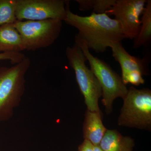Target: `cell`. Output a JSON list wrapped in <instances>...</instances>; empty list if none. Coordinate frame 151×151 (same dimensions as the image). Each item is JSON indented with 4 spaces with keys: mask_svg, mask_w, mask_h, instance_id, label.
I'll return each instance as SVG.
<instances>
[{
    "mask_svg": "<svg viewBox=\"0 0 151 151\" xmlns=\"http://www.w3.org/2000/svg\"><path fill=\"white\" fill-rule=\"evenodd\" d=\"M114 59L120 66L122 71V80L129 73L138 71L143 76L150 75L147 63L144 59L129 54L122 45V42H117L111 46Z\"/></svg>",
    "mask_w": 151,
    "mask_h": 151,
    "instance_id": "cell-9",
    "label": "cell"
},
{
    "mask_svg": "<svg viewBox=\"0 0 151 151\" xmlns=\"http://www.w3.org/2000/svg\"><path fill=\"white\" fill-rule=\"evenodd\" d=\"M25 58L11 67L0 68V122L8 121L13 116L24 94L25 75L30 65Z\"/></svg>",
    "mask_w": 151,
    "mask_h": 151,
    "instance_id": "cell-2",
    "label": "cell"
},
{
    "mask_svg": "<svg viewBox=\"0 0 151 151\" xmlns=\"http://www.w3.org/2000/svg\"><path fill=\"white\" fill-rule=\"evenodd\" d=\"M65 55L69 66L75 72L87 110L103 115L98 104L102 96V89L94 73L86 66L85 63L87 59L81 48L75 43L73 46L67 47Z\"/></svg>",
    "mask_w": 151,
    "mask_h": 151,
    "instance_id": "cell-4",
    "label": "cell"
},
{
    "mask_svg": "<svg viewBox=\"0 0 151 151\" xmlns=\"http://www.w3.org/2000/svg\"><path fill=\"white\" fill-rule=\"evenodd\" d=\"M16 7L17 0H0V26L17 21Z\"/></svg>",
    "mask_w": 151,
    "mask_h": 151,
    "instance_id": "cell-15",
    "label": "cell"
},
{
    "mask_svg": "<svg viewBox=\"0 0 151 151\" xmlns=\"http://www.w3.org/2000/svg\"><path fill=\"white\" fill-rule=\"evenodd\" d=\"M25 50L23 42L14 24L0 26V52H19Z\"/></svg>",
    "mask_w": 151,
    "mask_h": 151,
    "instance_id": "cell-12",
    "label": "cell"
},
{
    "mask_svg": "<svg viewBox=\"0 0 151 151\" xmlns=\"http://www.w3.org/2000/svg\"><path fill=\"white\" fill-rule=\"evenodd\" d=\"M25 56L22 52H0V60H8L13 65H15L25 58Z\"/></svg>",
    "mask_w": 151,
    "mask_h": 151,
    "instance_id": "cell-16",
    "label": "cell"
},
{
    "mask_svg": "<svg viewBox=\"0 0 151 151\" xmlns=\"http://www.w3.org/2000/svg\"><path fill=\"white\" fill-rule=\"evenodd\" d=\"M75 43L81 48L90 66V69L97 78L101 87L102 104L105 112L109 115L112 113L113 103L116 98L124 99L128 92L127 86L121 76L105 61L92 55L86 45L75 36Z\"/></svg>",
    "mask_w": 151,
    "mask_h": 151,
    "instance_id": "cell-3",
    "label": "cell"
},
{
    "mask_svg": "<svg viewBox=\"0 0 151 151\" xmlns=\"http://www.w3.org/2000/svg\"><path fill=\"white\" fill-rule=\"evenodd\" d=\"M140 19L141 26L137 37L135 39L134 47L135 49L147 46L151 41V1L147 0Z\"/></svg>",
    "mask_w": 151,
    "mask_h": 151,
    "instance_id": "cell-13",
    "label": "cell"
},
{
    "mask_svg": "<svg viewBox=\"0 0 151 151\" xmlns=\"http://www.w3.org/2000/svg\"><path fill=\"white\" fill-rule=\"evenodd\" d=\"M78 151H94V146L89 141L84 139L78 146Z\"/></svg>",
    "mask_w": 151,
    "mask_h": 151,
    "instance_id": "cell-18",
    "label": "cell"
},
{
    "mask_svg": "<svg viewBox=\"0 0 151 151\" xmlns=\"http://www.w3.org/2000/svg\"><path fill=\"white\" fill-rule=\"evenodd\" d=\"M118 120L120 127L151 131V90L132 86L123 99Z\"/></svg>",
    "mask_w": 151,
    "mask_h": 151,
    "instance_id": "cell-5",
    "label": "cell"
},
{
    "mask_svg": "<svg viewBox=\"0 0 151 151\" xmlns=\"http://www.w3.org/2000/svg\"><path fill=\"white\" fill-rule=\"evenodd\" d=\"M63 21L78 30L75 36L96 53H102L125 39L118 22L105 13L92 12L89 16L82 17L73 13L68 8Z\"/></svg>",
    "mask_w": 151,
    "mask_h": 151,
    "instance_id": "cell-1",
    "label": "cell"
},
{
    "mask_svg": "<svg viewBox=\"0 0 151 151\" xmlns=\"http://www.w3.org/2000/svg\"><path fill=\"white\" fill-rule=\"evenodd\" d=\"M15 27L21 36L25 49L35 50L54 43L59 37L62 21L58 19L17 21Z\"/></svg>",
    "mask_w": 151,
    "mask_h": 151,
    "instance_id": "cell-6",
    "label": "cell"
},
{
    "mask_svg": "<svg viewBox=\"0 0 151 151\" xmlns=\"http://www.w3.org/2000/svg\"><path fill=\"white\" fill-rule=\"evenodd\" d=\"M146 2L147 0H116L113 6L105 13L115 16L125 39H135L140 29V16Z\"/></svg>",
    "mask_w": 151,
    "mask_h": 151,
    "instance_id": "cell-8",
    "label": "cell"
},
{
    "mask_svg": "<svg viewBox=\"0 0 151 151\" xmlns=\"http://www.w3.org/2000/svg\"><path fill=\"white\" fill-rule=\"evenodd\" d=\"M103 115L86 109L83 124V137L93 146H99L107 129L103 125Z\"/></svg>",
    "mask_w": 151,
    "mask_h": 151,
    "instance_id": "cell-10",
    "label": "cell"
},
{
    "mask_svg": "<svg viewBox=\"0 0 151 151\" xmlns=\"http://www.w3.org/2000/svg\"><path fill=\"white\" fill-rule=\"evenodd\" d=\"M94 151H103L99 146H94Z\"/></svg>",
    "mask_w": 151,
    "mask_h": 151,
    "instance_id": "cell-19",
    "label": "cell"
},
{
    "mask_svg": "<svg viewBox=\"0 0 151 151\" xmlns=\"http://www.w3.org/2000/svg\"><path fill=\"white\" fill-rule=\"evenodd\" d=\"M116 0H76L81 11L92 10L97 14L105 13L111 9Z\"/></svg>",
    "mask_w": 151,
    "mask_h": 151,
    "instance_id": "cell-14",
    "label": "cell"
},
{
    "mask_svg": "<svg viewBox=\"0 0 151 151\" xmlns=\"http://www.w3.org/2000/svg\"><path fill=\"white\" fill-rule=\"evenodd\" d=\"M123 81L125 85L130 83L135 86L144 84L145 82L143 75L138 71H134L129 73Z\"/></svg>",
    "mask_w": 151,
    "mask_h": 151,
    "instance_id": "cell-17",
    "label": "cell"
},
{
    "mask_svg": "<svg viewBox=\"0 0 151 151\" xmlns=\"http://www.w3.org/2000/svg\"><path fill=\"white\" fill-rule=\"evenodd\" d=\"M69 1L64 0H17L18 21H41L58 19L64 21Z\"/></svg>",
    "mask_w": 151,
    "mask_h": 151,
    "instance_id": "cell-7",
    "label": "cell"
},
{
    "mask_svg": "<svg viewBox=\"0 0 151 151\" xmlns=\"http://www.w3.org/2000/svg\"><path fill=\"white\" fill-rule=\"evenodd\" d=\"M99 146L103 151H134L135 142L116 129H107Z\"/></svg>",
    "mask_w": 151,
    "mask_h": 151,
    "instance_id": "cell-11",
    "label": "cell"
}]
</instances>
